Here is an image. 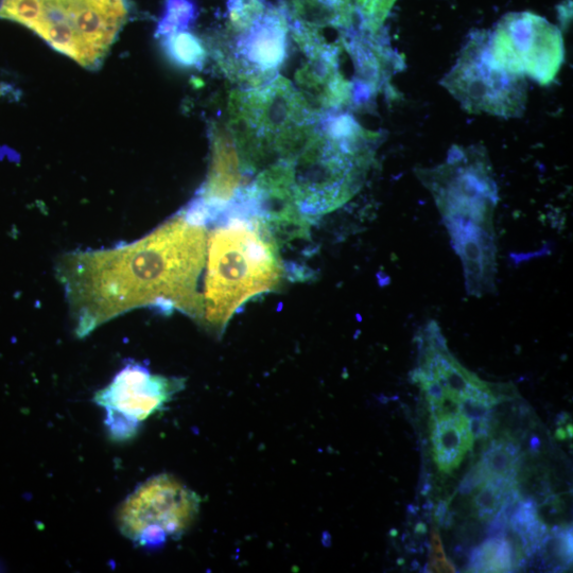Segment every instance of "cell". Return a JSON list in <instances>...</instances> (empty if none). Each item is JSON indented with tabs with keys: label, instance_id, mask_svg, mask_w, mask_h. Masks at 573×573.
<instances>
[{
	"label": "cell",
	"instance_id": "6da1fadb",
	"mask_svg": "<svg viewBox=\"0 0 573 573\" xmlns=\"http://www.w3.org/2000/svg\"><path fill=\"white\" fill-rule=\"evenodd\" d=\"M206 249L205 224L182 211L128 245L63 254L56 273L75 335L86 338L103 324L144 307L180 311L200 322L198 284Z\"/></svg>",
	"mask_w": 573,
	"mask_h": 573
},
{
	"label": "cell",
	"instance_id": "7a4b0ae2",
	"mask_svg": "<svg viewBox=\"0 0 573 573\" xmlns=\"http://www.w3.org/2000/svg\"><path fill=\"white\" fill-rule=\"evenodd\" d=\"M415 172L436 201L461 259L468 294L480 298L492 293L497 272L494 214L499 198L488 153L481 146H455L443 164Z\"/></svg>",
	"mask_w": 573,
	"mask_h": 573
},
{
	"label": "cell",
	"instance_id": "3957f363",
	"mask_svg": "<svg viewBox=\"0 0 573 573\" xmlns=\"http://www.w3.org/2000/svg\"><path fill=\"white\" fill-rule=\"evenodd\" d=\"M207 238L200 324L223 334L239 307L280 285L284 269L265 214L243 197L222 213Z\"/></svg>",
	"mask_w": 573,
	"mask_h": 573
},
{
	"label": "cell",
	"instance_id": "277c9868",
	"mask_svg": "<svg viewBox=\"0 0 573 573\" xmlns=\"http://www.w3.org/2000/svg\"><path fill=\"white\" fill-rule=\"evenodd\" d=\"M381 135L350 114H324L284 169L288 205L305 219L338 210L366 181Z\"/></svg>",
	"mask_w": 573,
	"mask_h": 573
},
{
	"label": "cell",
	"instance_id": "5b68a950",
	"mask_svg": "<svg viewBox=\"0 0 573 573\" xmlns=\"http://www.w3.org/2000/svg\"><path fill=\"white\" fill-rule=\"evenodd\" d=\"M228 113L227 128L246 175L290 159L324 115L282 75L258 88L231 92Z\"/></svg>",
	"mask_w": 573,
	"mask_h": 573
},
{
	"label": "cell",
	"instance_id": "8992f818",
	"mask_svg": "<svg viewBox=\"0 0 573 573\" xmlns=\"http://www.w3.org/2000/svg\"><path fill=\"white\" fill-rule=\"evenodd\" d=\"M131 13V0H2L0 17L19 23L60 54L97 69Z\"/></svg>",
	"mask_w": 573,
	"mask_h": 573
},
{
	"label": "cell",
	"instance_id": "52a82bcc",
	"mask_svg": "<svg viewBox=\"0 0 573 573\" xmlns=\"http://www.w3.org/2000/svg\"><path fill=\"white\" fill-rule=\"evenodd\" d=\"M290 25L285 5L270 4L246 25L225 24L210 44L220 71L236 90L265 85L280 75L289 56Z\"/></svg>",
	"mask_w": 573,
	"mask_h": 573
},
{
	"label": "cell",
	"instance_id": "ba28073f",
	"mask_svg": "<svg viewBox=\"0 0 573 573\" xmlns=\"http://www.w3.org/2000/svg\"><path fill=\"white\" fill-rule=\"evenodd\" d=\"M441 84L470 114L510 119L523 116L526 111L527 80L503 71L493 62L488 30L470 34Z\"/></svg>",
	"mask_w": 573,
	"mask_h": 573
},
{
	"label": "cell",
	"instance_id": "9c48e42d",
	"mask_svg": "<svg viewBox=\"0 0 573 573\" xmlns=\"http://www.w3.org/2000/svg\"><path fill=\"white\" fill-rule=\"evenodd\" d=\"M201 498L170 475L147 480L125 500L117 514L121 534L134 544L158 549L184 535L197 519Z\"/></svg>",
	"mask_w": 573,
	"mask_h": 573
},
{
	"label": "cell",
	"instance_id": "30bf717a",
	"mask_svg": "<svg viewBox=\"0 0 573 573\" xmlns=\"http://www.w3.org/2000/svg\"><path fill=\"white\" fill-rule=\"evenodd\" d=\"M490 50L493 62L503 71L541 85L552 83L564 63L561 30L532 12L502 16L490 31Z\"/></svg>",
	"mask_w": 573,
	"mask_h": 573
},
{
	"label": "cell",
	"instance_id": "8fae6325",
	"mask_svg": "<svg viewBox=\"0 0 573 573\" xmlns=\"http://www.w3.org/2000/svg\"><path fill=\"white\" fill-rule=\"evenodd\" d=\"M184 387L182 378L153 375L142 364L131 362L95 394L93 401L106 410L112 439L123 442L132 439L140 425L165 408Z\"/></svg>",
	"mask_w": 573,
	"mask_h": 573
},
{
	"label": "cell",
	"instance_id": "7c38bea8",
	"mask_svg": "<svg viewBox=\"0 0 573 573\" xmlns=\"http://www.w3.org/2000/svg\"><path fill=\"white\" fill-rule=\"evenodd\" d=\"M289 25L291 37L305 57L295 74L297 88L312 107L324 114L341 112L351 106L354 85L341 71V46L328 43L320 30L290 21Z\"/></svg>",
	"mask_w": 573,
	"mask_h": 573
},
{
	"label": "cell",
	"instance_id": "4fadbf2b",
	"mask_svg": "<svg viewBox=\"0 0 573 573\" xmlns=\"http://www.w3.org/2000/svg\"><path fill=\"white\" fill-rule=\"evenodd\" d=\"M238 150L228 128L212 131V162L207 179L196 200L204 207L208 220H216L245 187Z\"/></svg>",
	"mask_w": 573,
	"mask_h": 573
},
{
	"label": "cell",
	"instance_id": "5bb4252c",
	"mask_svg": "<svg viewBox=\"0 0 573 573\" xmlns=\"http://www.w3.org/2000/svg\"><path fill=\"white\" fill-rule=\"evenodd\" d=\"M285 8L290 22L320 31H349L359 23L356 0H290Z\"/></svg>",
	"mask_w": 573,
	"mask_h": 573
},
{
	"label": "cell",
	"instance_id": "9a60e30c",
	"mask_svg": "<svg viewBox=\"0 0 573 573\" xmlns=\"http://www.w3.org/2000/svg\"><path fill=\"white\" fill-rule=\"evenodd\" d=\"M162 46L167 58L183 68H201L207 51L200 39L187 31L172 33L162 38Z\"/></svg>",
	"mask_w": 573,
	"mask_h": 573
},
{
	"label": "cell",
	"instance_id": "2e32d148",
	"mask_svg": "<svg viewBox=\"0 0 573 573\" xmlns=\"http://www.w3.org/2000/svg\"><path fill=\"white\" fill-rule=\"evenodd\" d=\"M513 568V547L505 537L490 538L471 555V571L508 572Z\"/></svg>",
	"mask_w": 573,
	"mask_h": 573
},
{
	"label": "cell",
	"instance_id": "e0dca14e",
	"mask_svg": "<svg viewBox=\"0 0 573 573\" xmlns=\"http://www.w3.org/2000/svg\"><path fill=\"white\" fill-rule=\"evenodd\" d=\"M197 16L198 9L193 0H167L156 36L162 39L172 33L186 31Z\"/></svg>",
	"mask_w": 573,
	"mask_h": 573
},
{
	"label": "cell",
	"instance_id": "ac0fdd59",
	"mask_svg": "<svg viewBox=\"0 0 573 573\" xmlns=\"http://www.w3.org/2000/svg\"><path fill=\"white\" fill-rule=\"evenodd\" d=\"M518 460L519 458L509 454V451L503 446V441H495L491 448L485 451L480 463L488 479L503 477L515 480Z\"/></svg>",
	"mask_w": 573,
	"mask_h": 573
},
{
	"label": "cell",
	"instance_id": "d6986e66",
	"mask_svg": "<svg viewBox=\"0 0 573 573\" xmlns=\"http://www.w3.org/2000/svg\"><path fill=\"white\" fill-rule=\"evenodd\" d=\"M396 2L397 0H356L361 23L373 31L380 30Z\"/></svg>",
	"mask_w": 573,
	"mask_h": 573
},
{
	"label": "cell",
	"instance_id": "ffe728a7",
	"mask_svg": "<svg viewBox=\"0 0 573 573\" xmlns=\"http://www.w3.org/2000/svg\"><path fill=\"white\" fill-rule=\"evenodd\" d=\"M428 568L430 572H456V567L453 563L445 561H430Z\"/></svg>",
	"mask_w": 573,
	"mask_h": 573
},
{
	"label": "cell",
	"instance_id": "44dd1931",
	"mask_svg": "<svg viewBox=\"0 0 573 573\" xmlns=\"http://www.w3.org/2000/svg\"><path fill=\"white\" fill-rule=\"evenodd\" d=\"M431 547L432 548H441L443 547L440 533L437 529L432 530L431 534Z\"/></svg>",
	"mask_w": 573,
	"mask_h": 573
},
{
	"label": "cell",
	"instance_id": "7402d4cb",
	"mask_svg": "<svg viewBox=\"0 0 573 573\" xmlns=\"http://www.w3.org/2000/svg\"><path fill=\"white\" fill-rule=\"evenodd\" d=\"M555 438H557L559 441H566L568 439V433L565 429L559 428L557 431H555Z\"/></svg>",
	"mask_w": 573,
	"mask_h": 573
},
{
	"label": "cell",
	"instance_id": "603a6c76",
	"mask_svg": "<svg viewBox=\"0 0 573 573\" xmlns=\"http://www.w3.org/2000/svg\"><path fill=\"white\" fill-rule=\"evenodd\" d=\"M542 447V442L537 437H533L530 442V448L532 451H537Z\"/></svg>",
	"mask_w": 573,
	"mask_h": 573
},
{
	"label": "cell",
	"instance_id": "cb8c5ba5",
	"mask_svg": "<svg viewBox=\"0 0 573 573\" xmlns=\"http://www.w3.org/2000/svg\"><path fill=\"white\" fill-rule=\"evenodd\" d=\"M415 532H416V534L425 535L427 532L426 525L423 523L416 525Z\"/></svg>",
	"mask_w": 573,
	"mask_h": 573
},
{
	"label": "cell",
	"instance_id": "d4e9b609",
	"mask_svg": "<svg viewBox=\"0 0 573 573\" xmlns=\"http://www.w3.org/2000/svg\"><path fill=\"white\" fill-rule=\"evenodd\" d=\"M568 418H569V416L566 413H562L561 415H559L558 422L561 421V423H559L558 425L564 424Z\"/></svg>",
	"mask_w": 573,
	"mask_h": 573
},
{
	"label": "cell",
	"instance_id": "484cf974",
	"mask_svg": "<svg viewBox=\"0 0 573 573\" xmlns=\"http://www.w3.org/2000/svg\"><path fill=\"white\" fill-rule=\"evenodd\" d=\"M567 433H568V437L572 438V425L571 424L567 425Z\"/></svg>",
	"mask_w": 573,
	"mask_h": 573
}]
</instances>
